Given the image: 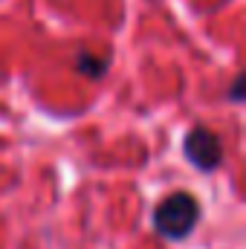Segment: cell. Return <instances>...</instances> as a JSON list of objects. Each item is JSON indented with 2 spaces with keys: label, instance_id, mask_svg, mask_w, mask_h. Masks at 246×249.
I'll return each instance as SVG.
<instances>
[{
  "label": "cell",
  "instance_id": "6da1fadb",
  "mask_svg": "<svg viewBox=\"0 0 246 249\" xmlns=\"http://www.w3.org/2000/svg\"><path fill=\"white\" fill-rule=\"evenodd\" d=\"M197 217H200L197 200L188 191H177V194H168L157 206V212H154V229L162 238H168V241H180L185 235H191V229L197 226Z\"/></svg>",
  "mask_w": 246,
  "mask_h": 249
},
{
  "label": "cell",
  "instance_id": "3957f363",
  "mask_svg": "<svg viewBox=\"0 0 246 249\" xmlns=\"http://www.w3.org/2000/svg\"><path fill=\"white\" fill-rule=\"evenodd\" d=\"M75 67H78L84 75L99 78V75H105V70H107V58H96V55H90V53H81V55L75 58Z\"/></svg>",
  "mask_w": 246,
  "mask_h": 249
},
{
  "label": "cell",
  "instance_id": "7a4b0ae2",
  "mask_svg": "<svg viewBox=\"0 0 246 249\" xmlns=\"http://www.w3.org/2000/svg\"><path fill=\"white\" fill-rule=\"evenodd\" d=\"M183 151H185V157H188V162L194 168H200V171H214L220 165V160H223L220 139L209 127H203V124H197V127L188 130V136H185V142H183Z\"/></svg>",
  "mask_w": 246,
  "mask_h": 249
},
{
  "label": "cell",
  "instance_id": "277c9868",
  "mask_svg": "<svg viewBox=\"0 0 246 249\" xmlns=\"http://www.w3.org/2000/svg\"><path fill=\"white\" fill-rule=\"evenodd\" d=\"M229 99H232V102H241V99H244V75H238V78H235V84H232V93H229Z\"/></svg>",
  "mask_w": 246,
  "mask_h": 249
}]
</instances>
